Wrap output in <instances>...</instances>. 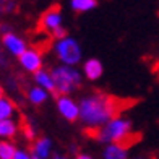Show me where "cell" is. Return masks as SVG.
<instances>
[{"mask_svg": "<svg viewBox=\"0 0 159 159\" xmlns=\"http://www.w3.org/2000/svg\"><path fill=\"white\" fill-rule=\"evenodd\" d=\"M16 144L13 141H0V159H15Z\"/></svg>", "mask_w": 159, "mask_h": 159, "instance_id": "obj_17", "label": "cell"}, {"mask_svg": "<svg viewBox=\"0 0 159 159\" xmlns=\"http://www.w3.org/2000/svg\"><path fill=\"white\" fill-rule=\"evenodd\" d=\"M15 159H34V156H33V153H31V151L18 148L16 154H15Z\"/></svg>", "mask_w": 159, "mask_h": 159, "instance_id": "obj_18", "label": "cell"}, {"mask_svg": "<svg viewBox=\"0 0 159 159\" xmlns=\"http://www.w3.org/2000/svg\"><path fill=\"white\" fill-rule=\"evenodd\" d=\"M2 47L11 57H16V59H20V57L23 55L28 49H30V47H28V42L21 38L20 34H16L15 31L2 34Z\"/></svg>", "mask_w": 159, "mask_h": 159, "instance_id": "obj_7", "label": "cell"}, {"mask_svg": "<svg viewBox=\"0 0 159 159\" xmlns=\"http://www.w3.org/2000/svg\"><path fill=\"white\" fill-rule=\"evenodd\" d=\"M20 67L23 68L26 73H33L36 75L38 71L44 70V57H42V52L36 47H30L18 59Z\"/></svg>", "mask_w": 159, "mask_h": 159, "instance_id": "obj_5", "label": "cell"}, {"mask_svg": "<svg viewBox=\"0 0 159 159\" xmlns=\"http://www.w3.org/2000/svg\"><path fill=\"white\" fill-rule=\"evenodd\" d=\"M3 98V88H2V84H0V99Z\"/></svg>", "mask_w": 159, "mask_h": 159, "instance_id": "obj_28", "label": "cell"}, {"mask_svg": "<svg viewBox=\"0 0 159 159\" xmlns=\"http://www.w3.org/2000/svg\"><path fill=\"white\" fill-rule=\"evenodd\" d=\"M132 159H149V157H146V156H135V157H132Z\"/></svg>", "mask_w": 159, "mask_h": 159, "instance_id": "obj_27", "label": "cell"}, {"mask_svg": "<svg viewBox=\"0 0 159 159\" xmlns=\"http://www.w3.org/2000/svg\"><path fill=\"white\" fill-rule=\"evenodd\" d=\"M49 96H50V93H47L46 89H42L36 84H33L31 88H28V91H26V98L33 106H42L44 102H47Z\"/></svg>", "mask_w": 159, "mask_h": 159, "instance_id": "obj_13", "label": "cell"}, {"mask_svg": "<svg viewBox=\"0 0 159 159\" xmlns=\"http://www.w3.org/2000/svg\"><path fill=\"white\" fill-rule=\"evenodd\" d=\"M54 143L49 136H38V140L33 143L31 153L36 159H52Z\"/></svg>", "mask_w": 159, "mask_h": 159, "instance_id": "obj_10", "label": "cell"}, {"mask_svg": "<svg viewBox=\"0 0 159 159\" xmlns=\"http://www.w3.org/2000/svg\"><path fill=\"white\" fill-rule=\"evenodd\" d=\"M0 31H2V34H7V33H11V28L8 25H0Z\"/></svg>", "mask_w": 159, "mask_h": 159, "instance_id": "obj_23", "label": "cell"}, {"mask_svg": "<svg viewBox=\"0 0 159 159\" xmlns=\"http://www.w3.org/2000/svg\"><path fill=\"white\" fill-rule=\"evenodd\" d=\"M52 76L55 81V91L60 96H70L76 88L81 84L83 73L76 67H67V65H57L52 70Z\"/></svg>", "mask_w": 159, "mask_h": 159, "instance_id": "obj_3", "label": "cell"}, {"mask_svg": "<svg viewBox=\"0 0 159 159\" xmlns=\"http://www.w3.org/2000/svg\"><path fill=\"white\" fill-rule=\"evenodd\" d=\"M7 63V60H5V57H3V54L0 52V65H5Z\"/></svg>", "mask_w": 159, "mask_h": 159, "instance_id": "obj_25", "label": "cell"}, {"mask_svg": "<svg viewBox=\"0 0 159 159\" xmlns=\"http://www.w3.org/2000/svg\"><path fill=\"white\" fill-rule=\"evenodd\" d=\"M39 25L42 30H46L47 33L52 34L55 30L63 26V13L59 7H50L49 10H46L44 13L41 15L39 20Z\"/></svg>", "mask_w": 159, "mask_h": 159, "instance_id": "obj_8", "label": "cell"}, {"mask_svg": "<svg viewBox=\"0 0 159 159\" xmlns=\"http://www.w3.org/2000/svg\"><path fill=\"white\" fill-rule=\"evenodd\" d=\"M81 73L89 81H98L104 75V65L96 57H89L81 63Z\"/></svg>", "mask_w": 159, "mask_h": 159, "instance_id": "obj_9", "label": "cell"}, {"mask_svg": "<svg viewBox=\"0 0 159 159\" xmlns=\"http://www.w3.org/2000/svg\"><path fill=\"white\" fill-rule=\"evenodd\" d=\"M133 135V124L132 120L124 115H115L112 120L98 130L96 138L104 144H124Z\"/></svg>", "mask_w": 159, "mask_h": 159, "instance_id": "obj_2", "label": "cell"}, {"mask_svg": "<svg viewBox=\"0 0 159 159\" xmlns=\"http://www.w3.org/2000/svg\"><path fill=\"white\" fill-rule=\"evenodd\" d=\"M52 159H70L68 156H65V154H54Z\"/></svg>", "mask_w": 159, "mask_h": 159, "instance_id": "obj_24", "label": "cell"}, {"mask_svg": "<svg viewBox=\"0 0 159 159\" xmlns=\"http://www.w3.org/2000/svg\"><path fill=\"white\" fill-rule=\"evenodd\" d=\"M3 11H5V3H3V2H0V15H2Z\"/></svg>", "mask_w": 159, "mask_h": 159, "instance_id": "obj_26", "label": "cell"}, {"mask_svg": "<svg viewBox=\"0 0 159 159\" xmlns=\"http://www.w3.org/2000/svg\"><path fill=\"white\" fill-rule=\"evenodd\" d=\"M23 133H25V138H26V140H34V141L38 140V138H36V128H34V127H31V125L25 127Z\"/></svg>", "mask_w": 159, "mask_h": 159, "instance_id": "obj_20", "label": "cell"}, {"mask_svg": "<svg viewBox=\"0 0 159 159\" xmlns=\"http://www.w3.org/2000/svg\"><path fill=\"white\" fill-rule=\"evenodd\" d=\"M34 159H36V157H34Z\"/></svg>", "mask_w": 159, "mask_h": 159, "instance_id": "obj_29", "label": "cell"}, {"mask_svg": "<svg viewBox=\"0 0 159 159\" xmlns=\"http://www.w3.org/2000/svg\"><path fill=\"white\" fill-rule=\"evenodd\" d=\"M54 54L59 59L60 65H67V67H76L83 60L81 44L78 42V39L71 38V36H68V38H65L62 41H55Z\"/></svg>", "mask_w": 159, "mask_h": 159, "instance_id": "obj_4", "label": "cell"}, {"mask_svg": "<svg viewBox=\"0 0 159 159\" xmlns=\"http://www.w3.org/2000/svg\"><path fill=\"white\" fill-rule=\"evenodd\" d=\"M18 130H20V125L16 119L0 122V141H11L15 138V135L18 133Z\"/></svg>", "mask_w": 159, "mask_h": 159, "instance_id": "obj_12", "label": "cell"}, {"mask_svg": "<svg viewBox=\"0 0 159 159\" xmlns=\"http://www.w3.org/2000/svg\"><path fill=\"white\" fill-rule=\"evenodd\" d=\"M115 117V102L106 94L94 93L80 99V122L89 130L102 128Z\"/></svg>", "mask_w": 159, "mask_h": 159, "instance_id": "obj_1", "label": "cell"}, {"mask_svg": "<svg viewBox=\"0 0 159 159\" xmlns=\"http://www.w3.org/2000/svg\"><path fill=\"white\" fill-rule=\"evenodd\" d=\"M75 159H94L91 154H88V153H80V154H76V157Z\"/></svg>", "mask_w": 159, "mask_h": 159, "instance_id": "obj_22", "label": "cell"}, {"mask_svg": "<svg viewBox=\"0 0 159 159\" xmlns=\"http://www.w3.org/2000/svg\"><path fill=\"white\" fill-rule=\"evenodd\" d=\"M102 159H128V149L125 144H106Z\"/></svg>", "mask_w": 159, "mask_h": 159, "instance_id": "obj_14", "label": "cell"}, {"mask_svg": "<svg viewBox=\"0 0 159 159\" xmlns=\"http://www.w3.org/2000/svg\"><path fill=\"white\" fill-rule=\"evenodd\" d=\"M52 38L55 39V41H62V39H65V38H68V34H67V30L62 26V28H59V30H55L54 33H52Z\"/></svg>", "mask_w": 159, "mask_h": 159, "instance_id": "obj_19", "label": "cell"}, {"mask_svg": "<svg viewBox=\"0 0 159 159\" xmlns=\"http://www.w3.org/2000/svg\"><path fill=\"white\" fill-rule=\"evenodd\" d=\"M16 8V3L15 2H7L5 3V11H13Z\"/></svg>", "mask_w": 159, "mask_h": 159, "instance_id": "obj_21", "label": "cell"}, {"mask_svg": "<svg viewBox=\"0 0 159 159\" xmlns=\"http://www.w3.org/2000/svg\"><path fill=\"white\" fill-rule=\"evenodd\" d=\"M15 115H16L15 102H13L10 98L3 96L2 99H0V122L11 120V119H15Z\"/></svg>", "mask_w": 159, "mask_h": 159, "instance_id": "obj_15", "label": "cell"}, {"mask_svg": "<svg viewBox=\"0 0 159 159\" xmlns=\"http://www.w3.org/2000/svg\"><path fill=\"white\" fill-rule=\"evenodd\" d=\"M33 80H34V84H36V86H39V88L46 89L47 93H54V91H55V81H54L52 71L41 70V71H38L36 75H33Z\"/></svg>", "mask_w": 159, "mask_h": 159, "instance_id": "obj_11", "label": "cell"}, {"mask_svg": "<svg viewBox=\"0 0 159 159\" xmlns=\"http://www.w3.org/2000/svg\"><path fill=\"white\" fill-rule=\"evenodd\" d=\"M55 109L67 122L80 120V102L71 96H59L55 99Z\"/></svg>", "mask_w": 159, "mask_h": 159, "instance_id": "obj_6", "label": "cell"}, {"mask_svg": "<svg viewBox=\"0 0 159 159\" xmlns=\"http://www.w3.org/2000/svg\"><path fill=\"white\" fill-rule=\"evenodd\" d=\"M70 8L76 13H86L98 7V0H70Z\"/></svg>", "mask_w": 159, "mask_h": 159, "instance_id": "obj_16", "label": "cell"}]
</instances>
